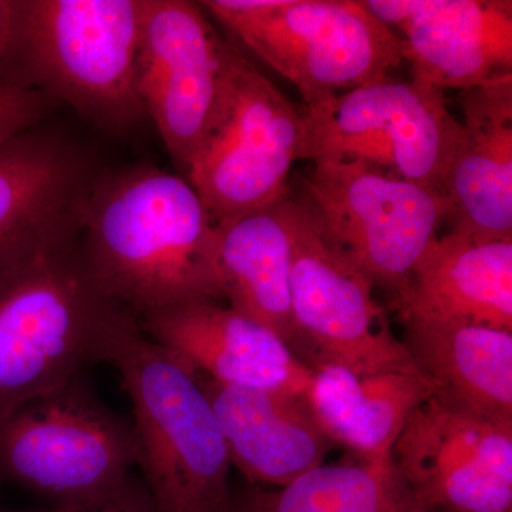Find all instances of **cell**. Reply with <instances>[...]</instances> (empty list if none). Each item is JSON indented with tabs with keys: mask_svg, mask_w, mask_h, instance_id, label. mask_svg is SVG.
Segmentation results:
<instances>
[{
	"mask_svg": "<svg viewBox=\"0 0 512 512\" xmlns=\"http://www.w3.org/2000/svg\"><path fill=\"white\" fill-rule=\"evenodd\" d=\"M198 379L220 423L229 461L254 483L285 487L325 464L335 447L302 396L229 386L201 373Z\"/></svg>",
	"mask_w": 512,
	"mask_h": 512,
	"instance_id": "e0dca14e",
	"label": "cell"
},
{
	"mask_svg": "<svg viewBox=\"0 0 512 512\" xmlns=\"http://www.w3.org/2000/svg\"><path fill=\"white\" fill-rule=\"evenodd\" d=\"M141 0H19L9 84L107 131L147 120L137 89Z\"/></svg>",
	"mask_w": 512,
	"mask_h": 512,
	"instance_id": "277c9868",
	"label": "cell"
},
{
	"mask_svg": "<svg viewBox=\"0 0 512 512\" xmlns=\"http://www.w3.org/2000/svg\"><path fill=\"white\" fill-rule=\"evenodd\" d=\"M399 37L413 79L446 93L512 73L510 0H363Z\"/></svg>",
	"mask_w": 512,
	"mask_h": 512,
	"instance_id": "4fadbf2b",
	"label": "cell"
},
{
	"mask_svg": "<svg viewBox=\"0 0 512 512\" xmlns=\"http://www.w3.org/2000/svg\"><path fill=\"white\" fill-rule=\"evenodd\" d=\"M403 343L436 396L450 406L512 424V332L441 316H400Z\"/></svg>",
	"mask_w": 512,
	"mask_h": 512,
	"instance_id": "d6986e66",
	"label": "cell"
},
{
	"mask_svg": "<svg viewBox=\"0 0 512 512\" xmlns=\"http://www.w3.org/2000/svg\"><path fill=\"white\" fill-rule=\"evenodd\" d=\"M53 106L36 90L0 83V146L36 128Z\"/></svg>",
	"mask_w": 512,
	"mask_h": 512,
	"instance_id": "603a6c76",
	"label": "cell"
},
{
	"mask_svg": "<svg viewBox=\"0 0 512 512\" xmlns=\"http://www.w3.org/2000/svg\"><path fill=\"white\" fill-rule=\"evenodd\" d=\"M19 0H0V83H8L18 37Z\"/></svg>",
	"mask_w": 512,
	"mask_h": 512,
	"instance_id": "d4e9b609",
	"label": "cell"
},
{
	"mask_svg": "<svg viewBox=\"0 0 512 512\" xmlns=\"http://www.w3.org/2000/svg\"><path fill=\"white\" fill-rule=\"evenodd\" d=\"M148 338L215 382L305 396L313 370L272 330L218 301H191L141 316Z\"/></svg>",
	"mask_w": 512,
	"mask_h": 512,
	"instance_id": "5bb4252c",
	"label": "cell"
},
{
	"mask_svg": "<svg viewBox=\"0 0 512 512\" xmlns=\"http://www.w3.org/2000/svg\"><path fill=\"white\" fill-rule=\"evenodd\" d=\"M397 316H441L512 332V239L448 232L392 296Z\"/></svg>",
	"mask_w": 512,
	"mask_h": 512,
	"instance_id": "ac0fdd59",
	"label": "cell"
},
{
	"mask_svg": "<svg viewBox=\"0 0 512 512\" xmlns=\"http://www.w3.org/2000/svg\"><path fill=\"white\" fill-rule=\"evenodd\" d=\"M40 512H154L150 497L136 485L131 484L123 493L86 504L57 505L49 511Z\"/></svg>",
	"mask_w": 512,
	"mask_h": 512,
	"instance_id": "cb8c5ba5",
	"label": "cell"
},
{
	"mask_svg": "<svg viewBox=\"0 0 512 512\" xmlns=\"http://www.w3.org/2000/svg\"><path fill=\"white\" fill-rule=\"evenodd\" d=\"M394 466L434 512H512V424L450 406L436 394L404 424Z\"/></svg>",
	"mask_w": 512,
	"mask_h": 512,
	"instance_id": "7c38bea8",
	"label": "cell"
},
{
	"mask_svg": "<svg viewBox=\"0 0 512 512\" xmlns=\"http://www.w3.org/2000/svg\"><path fill=\"white\" fill-rule=\"evenodd\" d=\"M101 360L116 367L133 403L138 464L154 512H231L227 446L198 373L121 311Z\"/></svg>",
	"mask_w": 512,
	"mask_h": 512,
	"instance_id": "3957f363",
	"label": "cell"
},
{
	"mask_svg": "<svg viewBox=\"0 0 512 512\" xmlns=\"http://www.w3.org/2000/svg\"><path fill=\"white\" fill-rule=\"evenodd\" d=\"M79 151L36 128L0 146V256L77 237L94 181Z\"/></svg>",
	"mask_w": 512,
	"mask_h": 512,
	"instance_id": "2e32d148",
	"label": "cell"
},
{
	"mask_svg": "<svg viewBox=\"0 0 512 512\" xmlns=\"http://www.w3.org/2000/svg\"><path fill=\"white\" fill-rule=\"evenodd\" d=\"M79 241L101 291L137 319L222 299L218 227L181 175L136 165L94 178Z\"/></svg>",
	"mask_w": 512,
	"mask_h": 512,
	"instance_id": "6da1fadb",
	"label": "cell"
},
{
	"mask_svg": "<svg viewBox=\"0 0 512 512\" xmlns=\"http://www.w3.org/2000/svg\"><path fill=\"white\" fill-rule=\"evenodd\" d=\"M436 394L424 373H357L340 366L313 370L305 399L312 417L335 446L362 461L392 454L414 410Z\"/></svg>",
	"mask_w": 512,
	"mask_h": 512,
	"instance_id": "ffe728a7",
	"label": "cell"
},
{
	"mask_svg": "<svg viewBox=\"0 0 512 512\" xmlns=\"http://www.w3.org/2000/svg\"><path fill=\"white\" fill-rule=\"evenodd\" d=\"M463 120L443 194L450 232L512 239V73L463 92Z\"/></svg>",
	"mask_w": 512,
	"mask_h": 512,
	"instance_id": "9a60e30c",
	"label": "cell"
},
{
	"mask_svg": "<svg viewBox=\"0 0 512 512\" xmlns=\"http://www.w3.org/2000/svg\"><path fill=\"white\" fill-rule=\"evenodd\" d=\"M120 311L90 274L79 235L0 256V416L101 360Z\"/></svg>",
	"mask_w": 512,
	"mask_h": 512,
	"instance_id": "7a4b0ae2",
	"label": "cell"
},
{
	"mask_svg": "<svg viewBox=\"0 0 512 512\" xmlns=\"http://www.w3.org/2000/svg\"><path fill=\"white\" fill-rule=\"evenodd\" d=\"M235 49L200 2L141 0L138 96L183 174L214 119Z\"/></svg>",
	"mask_w": 512,
	"mask_h": 512,
	"instance_id": "8fae6325",
	"label": "cell"
},
{
	"mask_svg": "<svg viewBox=\"0 0 512 512\" xmlns=\"http://www.w3.org/2000/svg\"><path fill=\"white\" fill-rule=\"evenodd\" d=\"M210 18L285 77L305 106L386 79L399 37L363 0H205Z\"/></svg>",
	"mask_w": 512,
	"mask_h": 512,
	"instance_id": "5b68a950",
	"label": "cell"
},
{
	"mask_svg": "<svg viewBox=\"0 0 512 512\" xmlns=\"http://www.w3.org/2000/svg\"><path fill=\"white\" fill-rule=\"evenodd\" d=\"M231 512H434L421 503L393 456L313 468L274 491H254Z\"/></svg>",
	"mask_w": 512,
	"mask_h": 512,
	"instance_id": "7402d4cb",
	"label": "cell"
},
{
	"mask_svg": "<svg viewBox=\"0 0 512 512\" xmlns=\"http://www.w3.org/2000/svg\"><path fill=\"white\" fill-rule=\"evenodd\" d=\"M305 123L293 104L235 49L210 127L185 168L217 225L281 201L301 160Z\"/></svg>",
	"mask_w": 512,
	"mask_h": 512,
	"instance_id": "52a82bcc",
	"label": "cell"
},
{
	"mask_svg": "<svg viewBox=\"0 0 512 512\" xmlns=\"http://www.w3.org/2000/svg\"><path fill=\"white\" fill-rule=\"evenodd\" d=\"M301 160L362 161L443 194L461 134L446 93L386 79L303 106Z\"/></svg>",
	"mask_w": 512,
	"mask_h": 512,
	"instance_id": "9c48e42d",
	"label": "cell"
},
{
	"mask_svg": "<svg viewBox=\"0 0 512 512\" xmlns=\"http://www.w3.org/2000/svg\"><path fill=\"white\" fill-rule=\"evenodd\" d=\"M296 197L373 288L392 296L409 282L448 217L441 192L362 161L313 164Z\"/></svg>",
	"mask_w": 512,
	"mask_h": 512,
	"instance_id": "ba28073f",
	"label": "cell"
},
{
	"mask_svg": "<svg viewBox=\"0 0 512 512\" xmlns=\"http://www.w3.org/2000/svg\"><path fill=\"white\" fill-rule=\"evenodd\" d=\"M217 227L222 298L235 312L272 330L293 352L291 192Z\"/></svg>",
	"mask_w": 512,
	"mask_h": 512,
	"instance_id": "44dd1931",
	"label": "cell"
},
{
	"mask_svg": "<svg viewBox=\"0 0 512 512\" xmlns=\"http://www.w3.org/2000/svg\"><path fill=\"white\" fill-rule=\"evenodd\" d=\"M291 301L296 357L311 367L357 373H421L403 340L394 336L373 285L326 238L291 191Z\"/></svg>",
	"mask_w": 512,
	"mask_h": 512,
	"instance_id": "30bf717a",
	"label": "cell"
},
{
	"mask_svg": "<svg viewBox=\"0 0 512 512\" xmlns=\"http://www.w3.org/2000/svg\"><path fill=\"white\" fill-rule=\"evenodd\" d=\"M136 464L133 424L100 403L82 376L0 416V470L57 505L123 493Z\"/></svg>",
	"mask_w": 512,
	"mask_h": 512,
	"instance_id": "8992f818",
	"label": "cell"
}]
</instances>
